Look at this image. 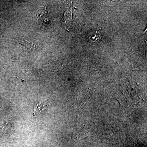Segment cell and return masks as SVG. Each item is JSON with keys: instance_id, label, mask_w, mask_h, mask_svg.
Listing matches in <instances>:
<instances>
[{"instance_id": "obj_1", "label": "cell", "mask_w": 147, "mask_h": 147, "mask_svg": "<svg viewBox=\"0 0 147 147\" xmlns=\"http://www.w3.org/2000/svg\"><path fill=\"white\" fill-rule=\"evenodd\" d=\"M38 18H39V23L41 26H46L49 23V21L46 17V11L42 9L41 11H40Z\"/></svg>"}, {"instance_id": "obj_3", "label": "cell", "mask_w": 147, "mask_h": 147, "mask_svg": "<svg viewBox=\"0 0 147 147\" xmlns=\"http://www.w3.org/2000/svg\"><path fill=\"white\" fill-rule=\"evenodd\" d=\"M100 33L97 31H95L91 32L89 35V39L92 42H96L100 39Z\"/></svg>"}, {"instance_id": "obj_2", "label": "cell", "mask_w": 147, "mask_h": 147, "mask_svg": "<svg viewBox=\"0 0 147 147\" xmlns=\"http://www.w3.org/2000/svg\"><path fill=\"white\" fill-rule=\"evenodd\" d=\"M47 107V105H44L42 102L37 103L34 108L33 115L37 116L40 115L41 113H43L45 111Z\"/></svg>"}]
</instances>
